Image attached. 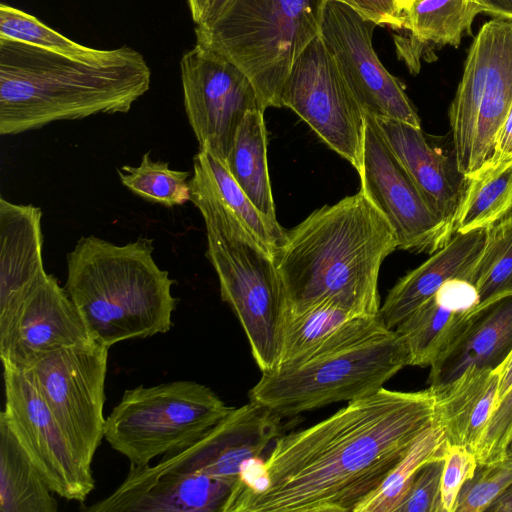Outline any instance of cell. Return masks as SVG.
Listing matches in <instances>:
<instances>
[{
    "mask_svg": "<svg viewBox=\"0 0 512 512\" xmlns=\"http://www.w3.org/2000/svg\"><path fill=\"white\" fill-rule=\"evenodd\" d=\"M466 179L454 234L486 229L512 214V159L487 160Z\"/></svg>",
    "mask_w": 512,
    "mask_h": 512,
    "instance_id": "cell-29",
    "label": "cell"
},
{
    "mask_svg": "<svg viewBox=\"0 0 512 512\" xmlns=\"http://www.w3.org/2000/svg\"><path fill=\"white\" fill-rule=\"evenodd\" d=\"M191 17L195 24L199 23L205 13L210 0H186Z\"/></svg>",
    "mask_w": 512,
    "mask_h": 512,
    "instance_id": "cell-46",
    "label": "cell"
},
{
    "mask_svg": "<svg viewBox=\"0 0 512 512\" xmlns=\"http://www.w3.org/2000/svg\"><path fill=\"white\" fill-rule=\"evenodd\" d=\"M282 417L249 401L232 411L187 448L166 454L160 469L204 474L234 487L244 462L260 456L281 435Z\"/></svg>",
    "mask_w": 512,
    "mask_h": 512,
    "instance_id": "cell-17",
    "label": "cell"
},
{
    "mask_svg": "<svg viewBox=\"0 0 512 512\" xmlns=\"http://www.w3.org/2000/svg\"><path fill=\"white\" fill-rule=\"evenodd\" d=\"M376 26L341 2L327 0L322 5L319 35L364 114L421 127L403 86L373 48Z\"/></svg>",
    "mask_w": 512,
    "mask_h": 512,
    "instance_id": "cell-14",
    "label": "cell"
},
{
    "mask_svg": "<svg viewBox=\"0 0 512 512\" xmlns=\"http://www.w3.org/2000/svg\"><path fill=\"white\" fill-rule=\"evenodd\" d=\"M512 350V295L485 309L468 333L434 370L430 386L447 383L469 367H497Z\"/></svg>",
    "mask_w": 512,
    "mask_h": 512,
    "instance_id": "cell-25",
    "label": "cell"
},
{
    "mask_svg": "<svg viewBox=\"0 0 512 512\" xmlns=\"http://www.w3.org/2000/svg\"><path fill=\"white\" fill-rule=\"evenodd\" d=\"M264 111L250 110L241 121L226 165L256 208L268 219L278 222L272 197Z\"/></svg>",
    "mask_w": 512,
    "mask_h": 512,
    "instance_id": "cell-28",
    "label": "cell"
},
{
    "mask_svg": "<svg viewBox=\"0 0 512 512\" xmlns=\"http://www.w3.org/2000/svg\"><path fill=\"white\" fill-rule=\"evenodd\" d=\"M97 343L65 288L51 274L32 290L9 321L0 326L2 363L27 369L39 358Z\"/></svg>",
    "mask_w": 512,
    "mask_h": 512,
    "instance_id": "cell-16",
    "label": "cell"
},
{
    "mask_svg": "<svg viewBox=\"0 0 512 512\" xmlns=\"http://www.w3.org/2000/svg\"><path fill=\"white\" fill-rule=\"evenodd\" d=\"M495 369L500 376L497 401L498 405L502 398L508 393V391L512 387V350L510 351L508 356L497 367H495Z\"/></svg>",
    "mask_w": 512,
    "mask_h": 512,
    "instance_id": "cell-43",
    "label": "cell"
},
{
    "mask_svg": "<svg viewBox=\"0 0 512 512\" xmlns=\"http://www.w3.org/2000/svg\"><path fill=\"white\" fill-rule=\"evenodd\" d=\"M121 183L138 197L165 207L190 201V172L174 170L167 162L153 161L143 154L140 165H124L118 169Z\"/></svg>",
    "mask_w": 512,
    "mask_h": 512,
    "instance_id": "cell-34",
    "label": "cell"
},
{
    "mask_svg": "<svg viewBox=\"0 0 512 512\" xmlns=\"http://www.w3.org/2000/svg\"><path fill=\"white\" fill-rule=\"evenodd\" d=\"M190 190L201 192L232 212L274 255L285 238L278 222L264 216L230 173L226 162L206 147H199L193 158Z\"/></svg>",
    "mask_w": 512,
    "mask_h": 512,
    "instance_id": "cell-26",
    "label": "cell"
},
{
    "mask_svg": "<svg viewBox=\"0 0 512 512\" xmlns=\"http://www.w3.org/2000/svg\"><path fill=\"white\" fill-rule=\"evenodd\" d=\"M323 0H230L196 43L237 66L252 83L261 109L281 106L289 72L320 33Z\"/></svg>",
    "mask_w": 512,
    "mask_h": 512,
    "instance_id": "cell-6",
    "label": "cell"
},
{
    "mask_svg": "<svg viewBox=\"0 0 512 512\" xmlns=\"http://www.w3.org/2000/svg\"><path fill=\"white\" fill-rule=\"evenodd\" d=\"M413 1H414V0H413ZM476 1H477V2H478V4H479V0H476Z\"/></svg>",
    "mask_w": 512,
    "mask_h": 512,
    "instance_id": "cell-50",
    "label": "cell"
},
{
    "mask_svg": "<svg viewBox=\"0 0 512 512\" xmlns=\"http://www.w3.org/2000/svg\"><path fill=\"white\" fill-rule=\"evenodd\" d=\"M476 454L469 448L446 443L441 477V504L443 512H455L460 491L478 469Z\"/></svg>",
    "mask_w": 512,
    "mask_h": 512,
    "instance_id": "cell-37",
    "label": "cell"
},
{
    "mask_svg": "<svg viewBox=\"0 0 512 512\" xmlns=\"http://www.w3.org/2000/svg\"><path fill=\"white\" fill-rule=\"evenodd\" d=\"M511 456H512V443H511V445H510V447H509L508 454H507V458H508V457H511Z\"/></svg>",
    "mask_w": 512,
    "mask_h": 512,
    "instance_id": "cell-49",
    "label": "cell"
},
{
    "mask_svg": "<svg viewBox=\"0 0 512 512\" xmlns=\"http://www.w3.org/2000/svg\"><path fill=\"white\" fill-rule=\"evenodd\" d=\"M207 237L206 255L218 276L220 293L233 310L261 370L280 361L287 302L274 255L229 210L209 196L190 191Z\"/></svg>",
    "mask_w": 512,
    "mask_h": 512,
    "instance_id": "cell-5",
    "label": "cell"
},
{
    "mask_svg": "<svg viewBox=\"0 0 512 512\" xmlns=\"http://www.w3.org/2000/svg\"><path fill=\"white\" fill-rule=\"evenodd\" d=\"M512 107V20L493 18L475 36L449 108L452 143L465 177L492 155Z\"/></svg>",
    "mask_w": 512,
    "mask_h": 512,
    "instance_id": "cell-9",
    "label": "cell"
},
{
    "mask_svg": "<svg viewBox=\"0 0 512 512\" xmlns=\"http://www.w3.org/2000/svg\"><path fill=\"white\" fill-rule=\"evenodd\" d=\"M408 366L394 330L308 362L263 372L249 400L283 417L353 401L382 387Z\"/></svg>",
    "mask_w": 512,
    "mask_h": 512,
    "instance_id": "cell-7",
    "label": "cell"
},
{
    "mask_svg": "<svg viewBox=\"0 0 512 512\" xmlns=\"http://www.w3.org/2000/svg\"><path fill=\"white\" fill-rule=\"evenodd\" d=\"M397 3L398 8L404 12L407 10L410 5L413 3V0H395Z\"/></svg>",
    "mask_w": 512,
    "mask_h": 512,
    "instance_id": "cell-47",
    "label": "cell"
},
{
    "mask_svg": "<svg viewBox=\"0 0 512 512\" xmlns=\"http://www.w3.org/2000/svg\"><path fill=\"white\" fill-rule=\"evenodd\" d=\"M151 75L144 56L128 46L117 59L93 65L0 38V134L126 113L149 90Z\"/></svg>",
    "mask_w": 512,
    "mask_h": 512,
    "instance_id": "cell-3",
    "label": "cell"
},
{
    "mask_svg": "<svg viewBox=\"0 0 512 512\" xmlns=\"http://www.w3.org/2000/svg\"><path fill=\"white\" fill-rule=\"evenodd\" d=\"M388 331L379 316H355L329 303L287 310L277 368L336 353Z\"/></svg>",
    "mask_w": 512,
    "mask_h": 512,
    "instance_id": "cell-21",
    "label": "cell"
},
{
    "mask_svg": "<svg viewBox=\"0 0 512 512\" xmlns=\"http://www.w3.org/2000/svg\"><path fill=\"white\" fill-rule=\"evenodd\" d=\"M502 464L512 467V456L508 457Z\"/></svg>",
    "mask_w": 512,
    "mask_h": 512,
    "instance_id": "cell-48",
    "label": "cell"
},
{
    "mask_svg": "<svg viewBox=\"0 0 512 512\" xmlns=\"http://www.w3.org/2000/svg\"><path fill=\"white\" fill-rule=\"evenodd\" d=\"M482 312L452 311L433 296L393 329L407 353L408 365L436 369Z\"/></svg>",
    "mask_w": 512,
    "mask_h": 512,
    "instance_id": "cell-24",
    "label": "cell"
},
{
    "mask_svg": "<svg viewBox=\"0 0 512 512\" xmlns=\"http://www.w3.org/2000/svg\"><path fill=\"white\" fill-rule=\"evenodd\" d=\"M486 229L456 233L450 241L417 268L403 276L380 306L379 318L393 330L431 299L452 278L466 279L485 242Z\"/></svg>",
    "mask_w": 512,
    "mask_h": 512,
    "instance_id": "cell-22",
    "label": "cell"
},
{
    "mask_svg": "<svg viewBox=\"0 0 512 512\" xmlns=\"http://www.w3.org/2000/svg\"><path fill=\"white\" fill-rule=\"evenodd\" d=\"M512 443V387L502 398L476 449L479 466H494L507 459Z\"/></svg>",
    "mask_w": 512,
    "mask_h": 512,
    "instance_id": "cell-36",
    "label": "cell"
},
{
    "mask_svg": "<svg viewBox=\"0 0 512 512\" xmlns=\"http://www.w3.org/2000/svg\"><path fill=\"white\" fill-rule=\"evenodd\" d=\"M434 393L385 387L328 418L281 434L265 460L266 488L225 512H355L435 424Z\"/></svg>",
    "mask_w": 512,
    "mask_h": 512,
    "instance_id": "cell-1",
    "label": "cell"
},
{
    "mask_svg": "<svg viewBox=\"0 0 512 512\" xmlns=\"http://www.w3.org/2000/svg\"><path fill=\"white\" fill-rule=\"evenodd\" d=\"M2 364L5 404L0 415L9 423L54 494L84 502L95 487L92 470L77 460L31 374Z\"/></svg>",
    "mask_w": 512,
    "mask_h": 512,
    "instance_id": "cell-15",
    "label": "cell"
},
{
    "mask_svg": "<svg viewBox=\"0 0 512 512\" xmlns=\"http://www.w3.org/2000/svg\"><path fill=\"white\" fill-rule=\"evenodd\" d=\"M327 1V0H323ZM341 2L365 19L376 25H387L394 29L403 28V12L398 8L395 0H333Z\"/></svg>",
    "mask_w": 512,
    "mask_h": 512,
    "instance_id": "cell-40",
    "label": "cell"
},
{
    "mask_svg": "<svg viewBox=\"0 0 512 512\" xmlns=\"http://www.w3.org/2000/svg\"><path fill=\"white\" fill-rule=\"evenodd\" d=\"M373 118L427 204L453 229L467 183L465 175L458 169L454 149L448 151L432 143L421 127Z\"/></svg>",
    "mask_w": 512,
    "mask_h": 512,
    "instance_id": "cell-19",
    "label": "cell"
},
{
    "mask_svg": "<svg viewBox=\"0 0 512 512\" xmlns=\"http://www.w3.org/2000/svg\"><path fill=\"white\" fill-rule=\"evenodd\" d=\"M42 211L0 198V326L6 324L46 277Z\"/></svg>",
    "mask_w": 512,
    "mask_h": 512,
    "instance_id": "cell-20",
    "label": "cell"
},
{
    "mask_svg": "<svg viewBox=\"0 0 512 512\" xmlns=\"http://www.w3.org/2000/svg\"><path fill=\"white\" fill-rule=\"evenodd\" d=\"M0 38L31 44L93 65L109 63L123 52V46L108 50L84 46L35 16L5 3L0 5Z\"/></svg>",
    "mask_w": 512,
    "mask_h": 512,
    "instance_id": "cell-32",
    "label": "cell"
},
{
    "mask_svg": "<svg viewBox=\"0 0 512 512\" xmlns=\"http://www.w3.org/2000/svg\"><path fill=\"white\" fill-rule=\"evenodd\" d=\"M108 350L99 343L66 348L22 369L33 377L77 460L88 470L104 438Z\"/></svg>",
    "mask_w": 512,
    "mask_h": 512,
    "instance_id": "cell-10",
    "label": "cell"
},
{
    "mask_svg": "<svg viewBox=\"0 0 512 512\" xmlns=\"http://www.w3.org/2000/svg\"><path fill=\"white\" fill-rule=\"evenodd\" d=\"M466 280L478 292L476 312L512 295V214L486 228L483 248Z\"/></svg>",
    "mask_w": 512,
    "mask_h": 512,
    "instance_id": "cell-31",
    "label": "cell"
},
{
    "mask_svg": "<svg viewBox=\"0 0 512 512\" xmlns=\"http://www.w3.org/2000/svg\"><path fill=\"white\" fill-rule=\"evenodd\" d=\"M463 485L455 512H483L512 485V467L505 464L479 466Z\"/></svg>",
    "mask_w": 512,
    "mask_h": 512,
    "instance_id": "cell-35",
    "label": "cell"
},
{
    "mask_svg": "<svg viewBox=\"0 0 512 512\" xmlns=\"http://www.w3.org/2000/svg\"><path fill=\"white\" fill-rule=\"evenodd\" d=\"M153 251L150 238L117 245L90 235L67 254L64 288L97 343L110 348L170 330L175 280Z\"/></svg>",
    "mask_w": 512,
    "mask_h": 512,
    "instance_id": "cell-4",
    "label": "cell"
},
{
    "mask_svg": "<svg viewBox=\"0 0 512 512\" xmlns=\"http://www.w3.org/2000/svg\"><path fill=\"white\" fill-rule=\"evenodd\" d=\"M479 5L494 18L512 20V0H479Z\"/></svg>",
    "mask_w": 512,
    "mask_h": 512,
    "instance_id": "cell-42",
    "label": "cell"
},
{
    "mask_svg": "<svg viewBox=\"0 0 512 512\" xmlns=\"http://www.w3.org/2000/svg\"><path fill=\"white\" fill-rule=\"evenodd\" d=\"M446 443L443 429L435 423L414 443L380 487L355 512H396L416 472L427 462L443 458Z\"/></svg>",
    "mask_w": 512,
    "mask_h": 512,
    "instance_id": "cell-33",
    "label": "cell"
},
{
    "mask_svg": "<svg viewBox=\"0 0 512 512\" xmlns=\"http://www.w3.org/2000/svg\"><path fill=\"white\" fill-rule=\"evenodd\" d=\"M443 458L424 464L415 474L410 488L396 512H443L441 477Z\"/></svg>",
    "mask_w": 512,
    "mask_h": 512,
    "instance_id": "cell-38",
    "label": "cell"
},
{
    "mask_svg": "<svg viewBox=\"0 0 512 512\" xmlns=\"http://www.w3.org/2000/svg\"><path fill=\"white\" fill-rule=\"evenodd\" d=\"M499 384L495 368L474 366L447 383L429 386L435 398V423L448 443L476 452L496 408Z\"/></svg>",
    "mask_w": 512,
    "mask_h": 512,
    "instance_id": "cell-23",
    "label": "cell"
},
{
    "mask_svg": "<svg viewBox=\"0 0 512 512\" xmlns=\"http://www.w3.org/2000/svg\"><path fill=\"white\" fill-rule=\"evenodd\" d=\"M180 74L186 115L199 147L226 161L246 113L262 110L252 83L233 63L198 43L183 54Z\"/></svg>",
    "mask_w": 512,
    "mask_h": 512,
    "instance_id": "cell-13",
    "label": "cell"
},
{
    "mask_svg": "<svg viewBox=\"0 0 512 512\" xmlns=\"http://www.w3.org/2000/svg\"><path fill=\"white\" fill-rule=\"evenodd\" d=\"M233 408L195 381L140 385L125 390L107 416L104 439L130 464L146 465L187 448Z\"/></svg>",
    "mask_w": 512,
    "mask_h": 512,
    "instance_id": "cell-8",
    "label": "cell"
},
{
    "mask_svg": "<svg viewBox=\"0 0 512 512\" xmlns=\"http://www.w3.org/2000/svg\"><path fill=\"white\" fill-rule=\"evenodd\" d=\"M487 511L512 512V485L488 507Z\"/></svg>",
    "mask_w": 512,
    "mask_h": 512,
    "instance_id": "cell-45",
    "label": "cell"
},
{
    "mask_svg": "<svg viewBox=\"0 0 512 512\" xmlns=\"http://www.w3.org/2000/svg\"><path fill=\"white\" fill-rule=\"evenodd\" d=\"M434 298L440 305L456 312L475 311L479 303L475 286L463 278H452L444 282Z\"/></svg>",
    "mask_w": 512,
    "mask_h": 512,
    "instance_id": "cell-39",
    "label": "cell"
},
{
    "mask_svg": "<svg viewBox=\"0 0 512 512\" xmlns=\"http://www.w3.org/2000/svg\"><path fill=\"white\" fill-rule=\"evenodd\" d=\"M229 2L230 0H210L201 21L197 24H208L215 20Z\"/></svg>",
    "mask_w": 512,
    "mask_h": 512,
    "instance_id": "cell-44",
    "label": "cell"
},
{
    "mask_svg": "<svg viewBox=\"0 0 512 512\" xmlns=\"http://www.w3.org/2000/svg\"><path fill=\"white\" fill-rule=\"evenodd\" d=\"M234 487L196 472L133 465L123 482L89 512H223Z\"/></svg>",
    "mask_w": 512,
    "mask_h": 512,
    "instance_id": "cell-18",
    "label": "cell"
},
{
    "mask_svg": "<svg viewBox=\"0 0 512 512\" xmlns=\"http://www.w3.org/2000/svg\"><path fill=\"white\" fill-rule=\"evenodd\" d=\"M281 106L294 111L356 170L365 114L320 35L294 62L281 93Z\"/></svg>",
    "mask_w": 512,
    "mask_h": 512,
    "instance_id": "cell-11",
    "label": "cell"
},
{
    "mask_svg": "<svg viewBox=\"0 0 512 512\" xmlns=\"http://www.w3.org/2000/svg\"><path fill=\"white\" fill-rule=\"evenodd\" d=\"M395 249L393 229L361 191L313 211L274 253L287 310L329 303L378 316L380 268Z\"/></svg>",
    "mask_w": 512,
    "mask_h": 512,
    "instance_id": "cell-2",
    "label": "cell"
},
{
    "mask_svg": "<svg viewBox=\"0 0 512 512\" xmlns=\"http://www.w3.org/2000/svg\"><path fill=\"white\" fill-rule=\"evenodd\" d=\"M357 171L360 191L390 224L397 249L432 255L453 237L452 227L427 204L367 114Z\"/></svg>",
    "mask_w": 512,
    "mask_h": 512,
    "instance_id": "cell-12",
    "label": "cell"
},
{
    "mask_svg": "<svg viewBox=\"0 0 512 512\" xmlns=\"http://www.w3.org/2000/svg\"><path fill=\"white\" fill-rule=\"evenodd\" d=\"M512 159V107L501 125L494 142L490 162H501Z\"/></svg>",
    "mask_w": 512,
    "mask_h": 512,
    "instance_id": "cell-41",
    "label": "cell"
},
{
    "mask_svg": "<svg viewBox=\"0 0 512 512\" xmlns=\"http://www.w3.org/2000/svg\"><path fill=\"white\" fill-rule=\"evenodd\" d=\"M32 458L0 415V512H56L53 496Z\"/></svg>",
    "mask_w": 512,
    "mask_h": 512,
    "instance_id": "cell-27",
    "label": "cell"
},
{
    "mask_svg": "<svg viewBox=\"0 0 512 512\" xmlns=\"http://www.w3.org/2000/svg\"><path fill=\"white\" fill-rule=\"evenodd\" d=\"M481 7L476 0H414L403 12V28L415 44L458 47Z\"/></svg>",
    "mask_w": 512,
    "mask_h": 512,
    "instance_id": "cell-30",
    "label": "cell"
}]
</instances>
